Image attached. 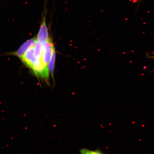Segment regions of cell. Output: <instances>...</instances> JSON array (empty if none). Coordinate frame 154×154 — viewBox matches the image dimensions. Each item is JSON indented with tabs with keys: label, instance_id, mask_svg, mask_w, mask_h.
<instances>
[{
	"label": "cell",
	"instance_id": "6da1fadb",
	"mask_svg": "<svg viewBox=\"0 0 154 154\" xmlns=\"http://www.w3.org/2000/svg\"><path fill=\"white\" fill-rule=\"evenodd\" d=\"M47 10L46 5H44L42 14V21L37 36V41L44 44L49 38V32L46 22Z\"/></svg>",
	"mask_w": 154,
	"mask_h": 154
},
{
	"label": "cell",
	"instance_id": "7a4b0ae2",
	"mask_svg": "<svg viewBox=\"0 0 154 154\" xmlns=\"http://www.w3.org/2000/svg\"><path fill=\"white\" fill-rule=\"evenodd\" d=\"M31 69L36 76L46 80L49 79V68L48 65L44 63L42 58L37 60Z\"/></svg>",
	"mask_w": 154,
	"mask_h": 154
},
{
	"label": "cell",
	"instance_id": "3957f363",
	"mask_svg": "<svg viewBox=\"0 0 154 154\" xmlns=\"http://www.w3.org/2000/svg\"><path fill=\"white\" fill-rule=\"evenodd\" d=\"M54 50L52 41L49 38L44 44L42 56V61L46 65H48L49 63Z\"/></svg>",
	"mask_w": 154,
	"mask_h": 154
},
{
	"label": "cell",
	"instance_id": "277c9868",
	"mask_svg": "<svg viewBox=\"0 0 154 154\" xmlns=\"http://www.w3.org/2000/svg\"><path fill=\"white\" fill-rule=\"evenodd\" d=\"M35 47L29 48L21 59L23 63L30 69H32L34 63L37 60L35 54Z\"/></svg>",
	"mask_w": 154,
	"mask_h": 154
},
{
	"label": "cell",
	"instance_id": "5b68a950",
	"mask_svg": "<svg viewBox=\"0 0 154 154\" xmlns=\"http://www.w3.org/2000/svg\"><path fill=\"white\" fill-rule=\"evenodd\" d=\"M37 42V38H33L25 42L13 54L17 56L21 59L26 51L31 47H35Z\"/></svg>",
	"mask_w": 154,
	"mask_h": 154
},
{
	"label": "cell",
	"instance_id": "8992f818",
	"mask_svg": "<svg viewBox=\"0 0 154 154\" xmlns=\"http://www.w3.org/2000/svg\"><path fill=\"white\" fill-rule=\"evenodd\" d=\"M56 54L55 51H54L52 55L51 60L49 63H48V68L49 71V72L51 73L52 78L54 81V70L55 64V61Z\"/></svg>",
	"mask_w": 154,
	"mask_h": 154
},
{
	"label": "cell",
	"instance_id": "52a82bcc",
	"mask_svg": "<svg viewBox=\"0 0 154 154\" xmlns=\"http://www.w3.org/2000/svg\"><path fill=\"white\" fill-rule=\"evenodd\" d=\"M44 44L41 42L37 41L35 47V54L37 60L42 58Z\"/></svg>",
	"mask_w": 154,
	"mask_h": 154
},
{
	"label": "cell",
	"instance_id": "ba28073f",
	"mask_svg": "<svg viewBox=\"0 0 154 154\" xmlns=\"http://www.w3.org/2000/svg\"><path fill=\"white\" fill-rule=\"evenodd\" d=\"M80 154H105L99 150H91L82 149L80 150Z\"/></svg>",
	"mask_w": 154,
	"mask_h": 154
}]
</instances>
